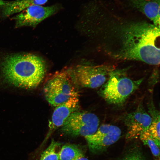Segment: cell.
<instances>
[{
  "label": "cell",
  "mask_w": 160,
  "mask_h": 160,
  "mask_svg": "<svg viewBox=\"0 0 160 160\" xmlns=\"http://www.w3.org/2000/svg\"><path fill=\"white\" fill-rule=\"evenodd\" d=\"M118 28L116 34L119 46L113 56L150 65L159 64L160 48L157 43L160 27L140 22L128 23Z\"/></svg>",
  "instance_id": "obj_1"
},
{
  "label": "cell",
  "mask_w": 160,
  "mask_h": 160,
  "mask_svg": "<svg viewBox=\"0 0 160 160\" xmlns=\"http://www.w3.org/2000/svg\"><path fill=\"white\" fill-rule=\"evenodd\" d=\"M5 79L15 85L31 88L38 86L46 73L44 60L31 54L15 55L6 57L1 64Z\"/></svg>",
  "instance_id": "obj_2"
},
{
  "label": "cell",
  "mask_w": 160,
  "mask_h": 160,
  "mask_svg": "<svg viewBox=\"0 0 160 160\" xmlns=\"http://www.w3.org/2000/svg\"><path fill=\"white\" fill-rule=\"evenodd\" d=\"M143 80L132 79L127 75L126 69H114L110 73L107 81L102 86L99 94L108 103L121 105L138 88Z\"/></svg>",
  "instance_id": "obj_3"
},
{
  "label": "cell",
  "mask_w": 160,
  "mask_h": 160,
  "mask_svg": "<svg viewBox=\"0 0 160 160\" xmlns=\"http://www.w3.org/2000/svg\"><path fill=\"white\" fill-rule=\"evenodd\" d=\"M77 87L69 68H65L49 77L44 87V96L51 105L56 107L71 97L79 95Z\"/></svg>",
  "instance_id": "obj_4"
},
{
  "label": "cell",
  "mask_w": 160,
  "mask_h": 160,
  "mask_svg": "<svg viewBox=\"0 0 160 160\" xmlns=\"http://www.w3.org/2000/svg\"><path fill=\"white\" fill-rule=\"evenodd\" d=\"M70 75L77 87L95 88L102 86L114 69L107 65H78L69 68Z\"/></svg>",
  "instance_id": "obj_5"
},
{
  "label": "cell",
  "mask_w": 160,
  "mask_h": 160,
  "mask_svg": "<svg viewBox=\"0 0 160 160\" xmlns=\"http://www.w3.org/2000/svg\"><path fill=\"white\" fill-rule=\"evenodd\" d=\"M95 114L87 111H76L72 113L61 127V130L73 136L84 137L94 134L99 124Z\"/></svg>",
  "instance_id": "obj_6"
},
{
  "label": "cell",
  "mask_w": 160,
  "mask_h": 160,
  "mask_svg": "<svg viewBox=\"0 0 160 160\" xmlns=\"http://www.w3.org/2000/svg\"><path fill=\"white\" fill-rule=\"evenodd\" d=\"M60 4L56 3L44 7L40 5L31 6L13 17L16 27L23 26L35 27L45 19L62 9Z\"/></svg>",
  "instance_id": "obj_7"
},
{
  "label": "cell",
  "mask_w": 160,
  "mask_h": 160,
  "mask_svg": "<svg viewBox=\"0 0 160 160\" xmlns=\"http://www.w3.org/2000/svg\"><path fill=\"white\" fill-rule=\"evenodd\" d=\"M121 134L118 127L104 124L98 128L93 134L85 137L91 150L98 151L103 150L116 142Z\"/></svg>",
  "instance_id": "obj_8"
},
{
  "label": "cell",
  "mask_w": 160,
  "mask_h": 160,
  "mask_svg": "<svg viewBox=\"0 0 160 160\" xmlns=\"http://www.w3.org/2000/svg\"><path fill=\"white\" fill-rule=\"evenodd\" d=\"M124 121L127 129L126 138L132 139L138 137L148 130L152 119L141 103L135 111L125 115Z\"/></svg>",
  "instance_id": "obj_9"
},
{
  "label": "cell",
  "mask_w": 160,
  "mask_h": 160,
  "mask_svg": "<svg viewBox=\"0 0 160 160\" xmlns=\"http://www.w3.org/2000/svg\"><path fill=\"white\" fill-rule=\"evenodd\" d=\"M79 102V95L76 96L55 107L49 122L47 137L56 129L61 127L72 113L78 110Z\"/></svg>",
  "instance_id": "obj_10"
},
{
  "label": "cell",
  "mask_w": 160,
  "mask_h": 160,
  "mask_svg": "<svg viewBox=\"0 0 160 160\" xmlns=\"http://www.w3.org/2000/svg\"><path fill=\"white\" fill-rule=\"evenodd\" d=\"M132 6L160 27V0H132Z\"/></svg>",
  "instance_id": "obj_11"
},
{
  "label": "cell",
  "mask_w": 160,
  "mask_h": 160,
  "mask_svg": "<svg viewBox=\"0 0 160 160\" xmlns=\"http://www.w3.org/2000/svg\"><path fill=\"white\" fill-rule=\"evenodd\" d=\"M48 0H15L7 1L0 0V6L2 8L1 13L4 17H7L19 13L29 7L33 5L44 4Z\"/></svg>",
  "instance_id": "obj_12"
},
{
  "label": "cell",
  "mask_w": 160,
  "mask_h": 160,
  "mask_svg": "<svg viewBox=\"0 0 160 160\" xmlns=\"http://www.w3.org/2000/svg\"><path fill=\"white\" fill-rule=\"evenodd\" d=\"M148 107L152 119L151 123L148 130L155 143L159 147L160 113L156 108L151 100L148 102Z\"/></svg>",
  "instance_id": "obj_13"
},
{
  "label": "cell",
  "mask_w": 160,
  "mask_h": 160,
  "mask_svg": "<svg viewBox=\"0 0 160 160\" xmlns=\"http://www.w3.org/2000/svg\"><path fill=\"white\" fill-rule=\"evenodd\" d=\"M59 160H77L84 157L82 151L77 146L66 144L62 147L59 152Z\"/></svg>",
  "instance_id": "obj_14"
},
{
  "label": "cell",
  "mask_w": 160,
  "mask_h": 160,
  "mask_svg": "<svg viewBox=\"0 0 160 160\" xmlns=\"http://www.w3.org/2000/svg\"><path fill=\"white\" fill-rule=\"evenodd\" d=\"M60 143L52 140L48 147L42 153L39 160H59V152L57 151Z\"/></svg>",
  "instance_id": "obj_15"
},
{
  "label": "cell",
  "mask_w": 160,
  "mask_h": 160,
  "mask_svg": "<svg viewBox=\"0 0 160 160\" xmlns=\"http://www.w3.org/2000/svg\"><path fill=\"white\" fill-rule=\"evenodd\" d=\"M144 144L148 146L153 155L159 157V149L152 138L148 129L144 132L139 137Z\"/></svg>",
  "instance_id": "obj_16"
},
{
  "label": "cell",
  "mask_w": 160,
  "mask_h": 160,
  "mask_svg": "<svg viewBox=\"0 0 160 160\" xmlns=\"http://www.w3.org/2000/svg\"><path fill=\"white\" fill-rule=\"evenodd\" d=\"M119 160H145L140 151L135 150L131 151Z\"/></svg>",
  "instance_id": "obj_17"
},
{
  "label": "cell",
  "mask_w": 160,
  "mask_h": 160,
  "mask_svg": "<svg viewBox=\"0 0 160 160\" xmlns=\"http://www.w3.org/2000/svg\"><path fill=\"white\" fill-rule=\"evenodd\" d=\"M77 160H89L87 158L85 157L84 156L80 158Z\"/></svg>",
  "instance_id": "obj_18"
},
{
  "label": "cell",
  "mask_w": 160,
  "mask_h": 160,
  "mask_svg": "<svg viewBox=\"0 0 160 160\" xmlns=\"http://www.w3.org/2000/svg\"><path fill=\"white\" fill-rule=\"evenodd\" d=\"M155 160H159V159H156Z\"/></svg>",
  "instance_id": "obj_19"
}]
</instances>
